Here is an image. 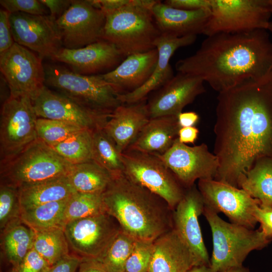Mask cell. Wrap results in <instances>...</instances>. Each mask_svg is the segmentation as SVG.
<instances>
[{
    "label": "cell",
    "mask_w": 272,
    "mask_h": 272,
    "mask_svg": "<svg viewBox=\"0 0 272 272\" xmlns=\"http://www.w3.org/2000/svg\"><path fill=\"white\" fill-rule=\"evenodd\" d=\"M180 128L177 116H164L150 118L127 149L162 155L178 138Z\"/></svg>",
    "instance_id": "cell-26"
},
{
    "label": "cell",
    "mask_w": 272,
    "mask_h": 272,
    "mask_svg": "<svg viewBox=\"0 0 272 272\" xmlns=\"http://www.w3.org/2000/svg\"><path fill=\"white\" fill-rule=\"evenodd\" d=\"M152 13L160 34L179 37L202 34L211 12L179 9L159 1Z\"/></svg>",
    "instance_id": "cell-24"
},
{
    "label": "cell",
    "mask_w": 272,
    "mask_h": 272,
    "mask_svg": "<svg viewBox=\"0 0 272 272\" xmlns=\"http://www.w3.org/2000/svg\"><path fill=\"white\" fill-rule=\"evenodd\" d=\"M172 7L187 11L210 10V0H167L164 2Z\"/></svg>",
    "instance_id": "cell-45"
},
{
    "label": "cell",
    "mask_w": 272,
    "mask_h": 272,
    "mask_svg": "<svg viewBox=\"0 0 272 272\" xmlns=\"http://www.w3.org/2000/svg\"><path fill=\"white\" fill-rule=\"evenodd\" d=\"M158 56L156 48L130 55L113 70L101 75L119 95L131 92L149 80L155 70Z\"/></svg>",
    "instance_id": "cell-22"
},
{
    "label": "cell",
    "mask_w": 272,
    "mask_h": 272,
    "mask_svg": "<svg viewBox=\"0 0 272 272\" xmlns=\"http://www.w3.org/2000/svg\"><path fill=\"white\" fill-rule=\"evenodd\" d=\"M197 187L206 207L223 213L231 223L254 229L257 223L254 210L260 203L244 190L214 179H199Z\"/></svg>",
    "instance_id": "cell-13"
},
{
    "label": "cell",
    "mask_w": 272,
    "mask_h": 272,
    "mask_svg": "<svg viewBox=\"0 0 272 272\" xmlns=\"http://www.w3.org/2000/svg\"><path fill=\"white\" fill-rule=\"evenodd\" d=\"M196 39V35L183 37L162 34L157 37L154 46L158 51V59L155 70L149 80L141 87L131 92L118 95L122 104H133L146 99L148 95L157 90L173 77L170 60L179 48L190 45Z\"/></svg>",
    "instance_id": "cell-21"
},
{
    "label": "cell",
    "mask_w": 272,
    "mask_h": 272,
    "mask_svg": "<svg viewBox=\"0 0 272 272\" xmlns=\"http://www.w3.org/2000/svg\"><path fill=\"white\" fill-rule=\"evenodd\" d=\"M188 272H215L210 266L209 265H198L192 267Z\"/></svg>",
    "instance_id": "cell-51"
},
{
    "label": "cell",
    "mask_w": 272,
    "mask_h": 272,
    "mask_svg": "<svg viewBox=\"0 0 272 272\" xmlns=\"http://www.w3.org/2000/svg\"><path fill=\"white\" fill-rule=\"evenodd\" d=\"M270 5H271V12H272V0H269Z\"/></svg>",
    "instance_id": "cell-54"
},
{
    "label": "cell",
    "mask_w": 272,
    "mask_h": 272,
    "mask_svg": "<svg viewBox=\"0 0 272 272\" xmlns=\"http://www.w3.org/2000/svg\"><path fill=\"white\" fill-rule=\"evenodd\" d=\"M10 13L0 10V55L9 49L15 43L10 19Z\"/></svg>",
    "instance_id": "cell-42"
},
{
    "label": "cell",
    "mask_w": 272,
    "mask_h": 272,
    "mask_svg": "<svg viewBox=\"0 0 272 272\" xmlns=\"http://www.w3.org/2000/svg\"><path fill=\"white\" fill-rule=\"evenodd\" d=\"M92 160L107 170L113 177L123 174L121 153L103 127L92 131Z\"/></svg>",
    "instance_id": "cell-32"
},
{
    "label": "cell",
    "mask_w": 272,
    "mask_h": 272,
    "mask_svg": "<svg viewBox=\"0 0 272 272\" xmlns=\"http://www.w3.org/2000/svg\"><path fill=\"white\" fill-rule=\"evenodd\" d=\"M175 69L200 77L219 93L248 80L272 77V40L265 29L214 34Z\"/></svg>",
    "instance_id": "cell-2"
},
{
    "label": "cell",
    "mask_w": 272,
    "mask_h": 272,
    "mask_svg": "<svg viewBox=\"0 0 272 272\" xmlns=\"http://www.w3.org/2000/svg\"><path fill=\"white\" fill-rule=\"evenodd\" d=\"M106 14L91 0H72L67 10L56 23L63 47L76 49L101 39Z\"/></svg>",
    "instance_id": "cell-15"
},
{
    "label": "cell",
    "mask_w": 272,
    "mask_h": 272,
    "mask_svg": "<svg viewBox=\"0 0 272 272\" xmlns=\"http://www.w3.org/2000/svg\"><path fill=\"white\" fill-rule=\"evenodd\" d=\"M42 59L31 50L15 42L0 55V69L9 86L10 96H28L32 100L45 86Z\"/></svg>",
    "instance_id": "cell-11"
},
{
    "label": "cell",
    "mask_w": 272,
    "mask_h": 272,
    "mask_svg": "<svg viewBox=\"0 0 272 272\" xmlns=\"http://www.w3.org/2000/svg\"><path fill=\"white\" fill-rule=\"evenodd\" d=\"M124 57L114 44L100 39L79 48L62 47L51 59L66 64L76 73L88 75L116 67Z\"/></svg>",
    "instance_id": "cell-20"
},
{
    "label": "cell",
    "mask_w": 272,
    "mask_h": 272,
    "mask_svg": "<svg viewBox=\"0 0 272 272\" xmlns=\"http://www.w3.org/2000/svg\"><path fill=\"white\" fill-rule=\"evenodd\" d=\"M211 14L202 34L267 30L271 20L269 0H210Z\"/></svg>",
    "instance_id": "cell-9"
},
{
    "label": "cell",
    "mask_w": 272,
    "mask_h": 272,
    "mask_svg": "<svg viewBox=\"0 0 272 272\" xmlns=\"http://www.w3.org/2000/svg\"><path fill=\"white\" fill-rule=\"evenodd\" d=\"M50 12V16L56 20L67 10L72 0H40Z\"/></svg>",
    "instance_id": "cell-46"
},
{
    "label": "cell",
    "mask_w": 272,
    "mask_h": 272,
    "mask_svg": "<svg viewBox=\"0 0 272 272\" xmlns=\"http://www.w3.org/2000/svg\"><path fill=\"white\" fill-rule=\"evenodd\" d=\"M130 0H91L92 4L105 14L117 10L128 5Z\"/></svg>",
    "instance_id": "cell-47"
},
{
    "label": "cell",
    "mask_w": 272,
    "mask_h": 272,
    "mask_svg": "<svg viewBox=\"0 0 272 272\" xmlns=\"http://www.w3.org/2000/svg\"><path fill=\"white\" fill-rule=\"evenodd\" d=\"M69 198L40 205L22 211L21 221L23 224L33 230L56 227L63 228L64 212Z\"/></svg>",
    "instance_id": "cell-33"
},
{
    "label": "cell",
    "mask_w": 272,
    "mask_h": 272,
    "mask_svg": "<svg viewBox=\"0 0 272 272\" xmlns=\"http://www.w3.org/2000/svg\"><path fill=\"white\" fill-rule=\"evenodd\" d=\"M150 119L145 99L121 104L113 111L103 128L121 154L134 141Z\"/></svg>",
    "instance_id": "cell-23"
},
{
    "label": "cell",
    "mask_w": 272,
    "mask_h": 272,
    "mask_svg": "<svg viewBox=\"0 0 272 272\" xmlns=\"http://www.w3.org/2000/svg\"><path fill=\"white\" fill-rule=\"evenodd\" d=\"M45 260L33 248L10 272H43L49 267Z\"/></svg>",
    "instance_id": "cell-41"
},
{
    "label": "cell",
    "mask_w": 272,
    "mask_h": 272,
    "mask_svg": "<svg viewBox=\"0 0 272 272\" xmlns=\"http://www.w3.org/2000/svg\"><path fill=\"white\" fill-rule=\"evenodd\" d=\"M84 129L64 141L50 146L72 165L92 160V133Z\"/></svg>",
    "instance_id": "cell-35"
},
{
    "label": "cell",
    "mask_w": 272,
    "mask_h": 272,
    "mask_svg": "<svg viewBox=\"0 0 272 272\" xmlns=\"http://www.w3.org/2000/svg\"><path fill=\"white\" fill-rule=\"evenodd\" d=\"M157 156L173 172L185 188L197 180L214 179L219 167L218 158L210 152L205 143L189 146L177 138L171 147Z\"/></svg>",
    "instance_id": "cell-14"
},
{
    "label": "cell",
    "mask_w": 272,
    "mask_h": 272,
    "mask_svg": "<svg viewBox=\"0 0 272 272\" xmlns=\"http://www.w3.org/2000/svg\"><path fill=\"white\" fill-rule=\"evenodd\" d=\"M224 272H251L249 269L244 267L243 265L235 268H232Z\"/></svg>",
    "instance_id": "cell-52"
},
{
    "label": "cell",
    "mask_w": 272,
    "mask_h": 272,
    "mask_svg": "<svg viewBox=\"0 0 272 272\" xmlns=\"http://www.w3.org/2000/svg\"><path fill=\"white\" fill-rule=\"evenodd\" d=\"M77 272H107L95 259L84 258L81 261Z\"/></svg>",
    "instance_id": "cell-49"
},
{
    "label": "cell",
    "mask_w": 272,
    "mask_h": 272,
    "mask_svg": "<svg viewBox=\"0 0 272 272\" xmlns=\"http://www.w3.org/2000/svg\"><path fill=\"white\" fill-rule=\"evenodd\" d=\"M102 197L105 212L137 241L153 242L173 228V211L167 203L123 174L113 178Z\"/></svg>",
    "instance_id": "cell-3"
},
{
    "label": "cell",
    "mask_w": 272,
    "mask_h": 272,
    "mask_svg": "<svg viewBox=\"0 0 272 272\" xmlns=\"http://www.w3.org/2000/svg\"><path fill=\"white\" fill-rule=\"evenodd\" d=\"M38 116L28 96L10 97L2 104L0 120V162L6 160L38 138Z\"/></svg>",
    "instance_id": "cell-10"
},
{
    "label": "cell",
    "mask_w": 272,
    "mask_h": 272,
    "mask_svg": "<svg viewBox=\"0 0 272 272\" xmlns=\"http://www.w3.org/2000/svg\"><path fill=\"white\" fill-rule=\"evenodd\" d=\"M0 4L10 14L24 13L45 15L48 13L47 9L37 0H1Z\"/></svg>",
    "instance_id": "cell-40"
},
{
    "label": "cell",
    "mask_w": 272,
    "mask_h": 272,
    "mask_svg": "<svg viewBox=\"0 0 272 272\" xmlns=\"http://www.w3.org/2000/svg\"><path fill=\"white\" fill-rule=\"evenodd\" d=\"M32 101L38 117L63 121L91 130L103 127L110 116L86 108L45 85Z\"/></svg>",
    "instance_id": "cell-18"
},
{
    "label": "cell",
    "mask_w": 272,
    "mask_h": 272,
    "mask_svg": "<svg viewBox=\"0 0 272 272\" xmlns=\"http://www.w3.org/2000/svg\"><path fill=\"white\" fill-rule=\"evenodd\" d=\"M267 30L271 33L272 34V19L269 23V24L268 25Z\"/></svg>",
    "instance_id": "cell-53"
},
{
    "label": "cell",
    "mask_w": 272,
    "mask_h": 272,
    "mask_svg": "<svg viewBox=\"0 0 272 272\" xmlns=\"http://www.w3.org/2000/svg\"><path fill=\"white\" fill-rule=\"evenodd\" d=\"M84 129L63 121L38 117L36 122L38 138L51 146L60 143Z\"/></svg>",
    "instance_id": "cell-37"
},
{
    "label": "cell",
    "mask_w": 272,
    "mask_h": 272,
    "mask_svg": "<svg viewBox=\"0 0 272 272\" xmlns=\"http://www.w3.org/2000/svg\"><path fill=\"white\" fill-rule=\"evenodd\" d=\"M204 207L202 197L194 184L186 189L183 197L173 212V229L189 248L195 266L210 265L198 221Z\"/></svg>",
    "instance_id": "cell-17"
},
{
    "label": "cell",
    "mask_w": 272,
    "mask_h": 272,
    "mask_svg": "<svg viewBox=\"0 0 272 272\" xmlns=\"http://www.w3.org/2000/svg\"><path fill=\"white\" fill-rule=\"evenodd\" d=\"M18 188L21 211L66 199L76 192L66 175L24 185Z\"/></svg>",
    "instance_id": "cell-27"
},
{
    "label": "cell",
    "mask_w": 272,
    "mask_h": 272,
    "mask_svg": "<svg viewBox=\"0 0 272 272\" xmlns=\"http://www.w3.org/2000/svg\"><path fill=\"white\" fill-rule=\"evenodd\" d=\"M253 215L257 223L260 225V229L270 239L272 238V206L257 205Z\"/></svg>",
    "instance_id": "cell-43"
},
{
    "label": "cell",
    "mask_w": 272,
    "mask_h": 272,
    "mask_svg": "<svg viewBox=\"0 0 272 272\" xmlns=\"http://www.w3.org/2000/svg\"><path fill=\"white\" fill-rule=\"evenodd\" d=\"M44 67L46 86L86 108L111 115L122 104L119 94L101 75H82L56 64Z\"/></svg>",
    "instance_id": "cell-5"
},
{
    "label": "cell",
    "mask_w": 272,
    "mask_h": 272,
    "mask_svg": "<svg viewBox=\"0 0 272 272\" xmlns=\"http://www.w3.org/2000/svg\"><path fill=\"white\" fill-rule=\"evenodd\" d=\"M72 164L37 139L10 158L0 162L1 183L17 188L66 175Z\"/></svg>",
    "instance_id": "cell-7"
},
{
    "label": "cell",
    "mask_w": 272,
    "mask_h": 272,
    "mask_svg": "<svg viewBox=\"0 0 272 272\" xmlns=\"http://www.w3.org/2000/svg\"><path fill=\"white\" fill-rule=\"evenodd\" d=\"M49 268H47V269H46L45 270H44V271H43V272H47V271H48V269H49Z\"/></svg>",
    "instance_id": "cell-55"
},
{
    "label": "cell",
    "mask_w": 272,
    "mask_h": 272,
    "mask_svg": "<svg viewBox=\"0 0 272 272\" xmlns=\"http://www.w3.org/2000/svg\"><path fill=\"white\" fill-rule=\"evenodd\" d=\"M81 259L78 255L70 253L51 266L47 272H76Z\"/></svg>",
    "instance_id": "cell-44"
},
{
    "label": "cell",
    "mask_w": 272,
    "mask_h": 272,
    "mask_svg": "<svg viewBox=\"0 0 272 272\" xmlns=\"http://www.w3.org/2000/svg\"><path fill=\"white\" fill-rule=\"evenodd\" d=\"M178 121L181 127L194 126L198 122V114L194 111L180 113L178 116Z\"/></svg>",
    "instance_id": "cell-50"
},
{
    "label": "cell",
    "mask_w": 272,
    "mask_h": 272,
    "mask_svg": "<svg viewBox=\"0 0 272 272\" xmlns=\"http://www.w3.org/2000/svg\"><path fill=\"white\" fill-rule=\"evenodd\" d=\"M33 231V248L50 267L70 254V247L63 228L56 227Z\"/></svg>",
    "instance_id": "cell-31"
},
{
    "label": "cell",
    "mask_w": 272,
    "mask_h": 272,
    "mask_svg": "<svg viewBox=\"0 0 272 272\" xmlns=\"http://www.w3.org/2000/svg\"><path fill=\"white\" fill-rule=\"evenodd\" d=\"M66 176L76 192L102 193L113 177L93 160L72 165Z\"/></svg>",
    "instance_id": "cell-28"
},
{
    "label": "cell",
    "mask_w": 272,
    "mask_h": 272,
    "mask_svg": "<svg viewBox=\"0 0 272 272\" xmlns=\"http://www.w3.org/2000/svg\"><path fill=\"white\" fill-rule=\"evenodd\" d=\"M2 231V250L9 262L15 266L33 248V231L21 220L10 224Z\"/></svg>",
    "instance_id": "cell-30"
},
{
    "label": "cell",
    "mask_w": 272,
    "mask_h": 272,
    "mask_svg": "<svg viewBox=\"0 0 272 272\" xmlns=\"http://www.w3.org/2000/svg\"><path fill=\"white\" fill-rule=\"evenodd\" d=\"M202 214L212 232L213 251L210 266L215 272L243 266L249 253L262 249L270 241L260 229L254 230L227 222L205 206Z\"/></svg>",
    "instance_id": "cell-4"
},
{
    "label": "cell",
    "mask_w": 272,
    "mask_h": 272,
    "mask_svg": "<svg viewBox=\"0 0 272 272\" xmlns=\"http://www.w3.org/2000/svg\"><path fill=\"white\" fill-rule=\"evenodd\" d=\"M10 19L15 42L42 59L51 58L63 47L56 20L50 15L15 13L10 14Z\"/></svg>",
    "instance_id": "cell-16"
},
{
    "label": "cell",
    "mask_w": 272,
    "mask_h": 272,
    "mask_svg": "<svg viewBox=\"0 0 272 272\" xmlns=\"http://www.w3.org/2000/svg\"><path fill=\"white\" fill-rule=\"evenodd\" d=\"M121 156L124 175L163 198L173 211L186 189L164 162L155 155L129 149Z\"/></svg>",
    "instance_id": "cell-8"
},
{
    "label": "cell",
    "mask_w": 272,
    "mask_h": 272,
    "mask_svg": "<svg viewBox=\"0 0 272 272\" xmlns=\"http://www.w3.org/2000/svg\"><path fill=\"white\" fill-rule=\"evenodd\" d=\"M160 35L152 11L130 0L126 6L106 14L101 39L114 44L126 57L155 48Z\"/></svg>",
    "instance_id": "cell-6"
},
{
    "label": "cell",
    "mask_w": 272,
    "mask_h": 272,
    "mask_svg": "<svg viewBox=\"0 0 272 272\" xmlns=\"http://www.w3.org/2000/svg\"><path fill=\"white\" fill-rule=\"evenodd\" d=\"M136 241L121 230L104 252L94 259L107 272H124L126 262Z\"/></svg>",
    "instance_id": "cell-34"
},
{
    "label": "cell",
    "mask_w": 272,
    "mask_h": 272,
    "mask_svg": "<svg viewBox=\"0 0 272 272\" xmlns=\"http://www.w3.org/2000/svg\"><path fill=\"white\" fill-rule=\"evenodd\" d=\"M199 130L195 126L181 127L178 131V139L181 143L194 144L196 141Z\"/></svg>",
    "instance_id": "cell-48"
},
{
    "label": "cell",
    "mask_w": 272,
    "mask_h": 272,
    "mask_svg": "<svg viewBox=\"0 0 272 272\" xmlns=\"http://www.w3.org/2000/svg\"><path fill=\"white\" fill-rule=\"evenodd\" d=\"M215 180L239 188L259 158L272 156V77L248 80L217 97Z\"/></svg>",
    "instance_id": "cell-1"
},
{
    "label": "cell",
    "mask_w": 272,
    "mask_h": 272,
    "mask_svg": "<svg viewBox=\"0 0 272 272\" xmlns=\"http://www.w3.org/2000/svg\"><path fill=\"white\" fill-rule=\"evenodd\" d=\"M21 210L18 188L1 183L0 228L1 231L10 224L20 220Z\"/></svg>",
    "instance_id": "cell-38"
},
{
    "label": "cell",
    "mask_w": 272,
    "mask_h": 272,
    "mask_svg": "<svg viewBox=\"0 0 272 272\" xmlns=\"http://www.w3.org/2000/svg\"><path fill=\"white\" fill-rule=\"evenodd\" d=\"M204 82L197 76L178 72L147 102L150 118L177 116L186 106L206 92Z\"/></svg>",
    "instance_id": "cell-19"
},
{
    "label": "cell",
    "mask_w": 272,
    "mask_h": 272,
    "mask_svg": "<svg viewBox=\"0 0 272 272\" xmlns=\"http://www.w3.org/2000/svg\"><path fill=\"white\" fill-rule=\"evenodd\" d=\"M105 212L102 193L75 192L67 200L64 212L63 228L72 221Z\"/></svg>",
    "instance_id": "cell-36"
},
{
    "label": "cell",
    "mask_w": 272,
    "mask_h": 272,
    "mask_svg": "<svg viewBox=\"0 0 272 272\" xmlns=\"http://www.w3.org/2000/svg\"><path fill=\"white\" fill-rule=\"evenodd\" d=\"M154 250V241H137L128 258L124 272H148Z\"/></svg>",
    "instance_id": "cell-39"
},
{
    "label": "cell",
    "mask_w": 272,
    "mask_h": 272,
    "mask_svg": "<svg viewBox=\"0 0 272 272\" xmlns=\"http://www.w3.org/2000/svg\"><path fill=\"white\" fill-rule=\"evenodd\" d=\"M121 230L117 221L106 212L72 221L63 227L74 254L91 259L99 257Z\"/></svg>",
    "instance_id": "cell-12"
},
{
    "label": "cell",
    "mask_w": 272,
    "mask_h": 272,
    "mask_svg": "<svg viewBox=\"0 0 272 272\" xmlns=\"http://www.w3.org/2000/svg\"><path fill=\"white\" fill-rule=\"evenodd\" d=\"M194 266L189 248L173 228L154 241L148 272H188Z\"/></svg>",
    "instance_id": "cell-25"
},
{
    "label": "cell",
    "mask_w": 272,
    "mask_h": 272,
    "mask_svg": "<svg viewBox=\"0 0 272 272\" xmlns=\"http://www.w3.org/2000/svg\"><path fill=\"white\" fill-rule=\"evenodd\" d=\"M239 188L260 205L272 206V156L258 159L240 181Z\"/></svg>",
    "instance_id": "cell-29"
}]
</instances>
